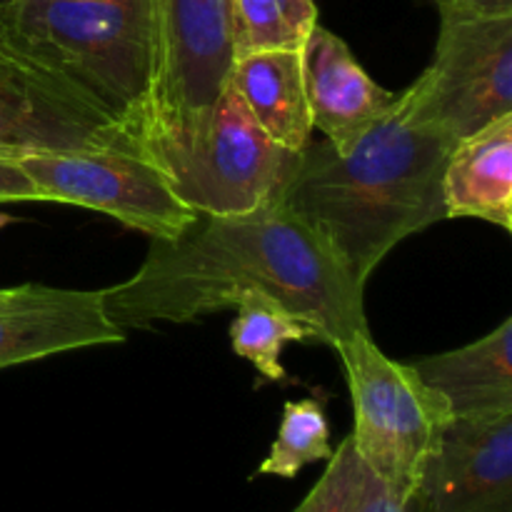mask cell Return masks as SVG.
<instances>
[{
  "label": "cell",
  "mask_w": 512,
  "mask_h": 512,
  "mask_svg": "<svg viewBox=\"0 0 512 512\" xmlns=\"http://www.w3.org/2000/svg\"><path fill=\"white\" fill-rule=\"evenodd\" d=\"M445 218L512 230V113L455 140L443 170Z\"/></svg>",
  "instance_id": "obj_13"
},
{
  "label": "cell",
  "mask_w": 512,
  "mask_h": 512,
  "mask_svg": "<svg viewBox=\"0 0 512 512\" xmlns=\"http://www.w3.org/2000/svg\"><path fill=\"white\" fill-rule=\"evenodd\" d=\"M303 75L313 130L338 153H348L398 100V93L375 83L348 43L323 25H315L305 40Z\"/></svg>",
  "instance_id": "obj_12"
},
{
  "label": "cell",
  "mask_w": 512,
  "mask_h": 512,
  "mask_svg": "<svg viewBox=\"0 0 512 512\" xmlns=\"http://www.w3.org/2000/svg\"><path fill=\"white\" fill-rule=\"evenodd\" d=\"M3 295H5V290H0V298H3Z\"/></svg>",
  "instance_id": "obj_24"
},
{
  "label": "cell",
  "mask_w": 512,
  "mask_h": 512,
  "mask_svg": "<svg viewBox=\"0 0 512 512\" xmlns=\"http://www.w3.org/2000/svg\"><path fill=\"white\" fill-rule=\"evenodd\" d=\"M363 468L365 465L360 463L353 440L348 435L330 455L323 478L313 485L308 498L293 512H353L360 480H363Z\"/></svg>",
  "instance_id": "obj_19"
},
{
  "label": "cell",
  "mask_w": 512,
  "mask_h": 512,
  "mask_svg": "<svg viewBox=\"0 0 512 512\" xmlns=\"http://www.w3.org/2000/svg\"><path fill=\"white\" fill-rule=\"evenodd\" d=\"M233 325H230V345L235 355L248 360L265 380L283 383L285 368L280 355L288 343H320L318 333L295 318L283 303L263 293L245 295L235 305Z\"/></svg>",
  "instance_id": "obj_16"
},
{
  "label": "cell",
  "mask_w": 512,
  "mask_h": 512,
  "mask_svg": "<svg viewBox=\"0 0 512 512\" xmlns=\"http://www.w3.org/2000/svg\"><path fill=\"white\" fill-rule=\"evenodd\" d=\"M228 85L273 143L300 153L313 138L303 50H260L233 58Z\"/></svg>",
  "instance_id": "obj_15"
},
{
  "label": "cell",
  "mask_w": 512,
  "mask_h": 512,
  "mask_svg": "<svg viewBox=\"0 0 512 512\" xmlns=\"http://www.w3.org/2000/svg\"><path fill=\"white\" fill-rule=\"evenodd\" d=\"M420 493L425 512H512V413L450 420Z\"/></svg>",
  "instance_id": "obj_10"
},
{
  "label": "cell",
  "mask_w": 512,
  "mask_h": 512,
  "mask_svg": "<svg viewBox=\"0 0 512 512\" xmlns=\"http://www.w3.org/2000/svg\"><path fill=\"white\" fill-rule=\"evenodd\" d=\"M43 200L103 213L150 240H173L198 218L150 158L125 150L18 155Z\"/></svg>",
  "instance_id": "obj_8"
},
{
  "label": "cell",
  "mask_w": 512,
  "mask_h": 512,
  "mask_svg": "<svg viewBox=\"0 0 512 512\" xmlns=\"http://www.w3.org/2000/svg\"><path fill=\"white\" fill-rule=\"evenodd\" d=\"M123 340L125 330L105 313L103 290L20 285L0 298V370Z\"/></svg>",
  "instance_id": "obj_11"
},
{
  "label": "cell",
  "mask_w": 512,
  "mask_h": 512,
  "mask_svg": "<svg viewBox=\"0 0 512 512\" xmlns=\"http://www.w3.org/2000/svg\"><path fill=\"white\" fill-rule=\"evenodd\" d=\"M315 25V0H230L235 58L260 50H303Z\"/></svg>",
  "instance_id": "obj_17"
},
{
  "label": "cell",
  "mask_w": 512,
  "mask_h": 512,
  "mask_svg": "<svg viewBox=\"0 0 512 512\" xmlns=\"http://www.w3.org/2000/svg\"><path fill=\"white\" fill-rule=\"evenodd\" d=\"M453 143L410 118L398 93L348 153L310 138L280 205L305 220L365 288L395 245L445 218L443 170Z\"/></svg>",
  "instance_id": "obj_2"
},
{
  "label": "cell",
  "mask_w": 512,
  "mask_h": 512,
  "mask_svg": "<svg viewBox=\"0 0 512 512\" xmlns=\"http://www.w3.org/2000/svg\"><path fill=\"white\" fill-rule=\"evenodd\" d=\"M333 348L343 360L353 400L355 453L398 503H408L423 488L425 470L453 413L413 365L388 358L370 330Z\"/></svg>",
  "instance_id": "obj_4"
},
{
  "label": "cell",
  "mask_w": 512,
  "mask_h": 512,
  "mask_svg": "<svg viewBox=\"0 0 512 512\" xmlns=\"http://www.w3.org/2000/svg\"><path fill=\"white\" fill-rule=\"evenodd\" d=\"M150 0H0V48L133 130L150 73Z\"/></svg>",
  "instance_id": "obj_3"
},
{
  "label": "cell",
  "mask_w": 512,
  "mask_h": 512,
  "mask_svg": "<svg viewBox=\"0 0 512 512\" xmlns=\"http://www.w3.org/2000/svg\"><path fill=\"white\" fill-rule=\"evenodd\" d=\"M438 10H460L480 15H512V0H425Z\"/></svg>",
  "instance_id": "obj_22"
},
{
  "label": "cell",
  "mask_w": 512,
  "mask_h": 512,
  "mask_svg": "<svg viewBox=\"0 0 512 512\" xmlns=\"http://www.w3.org/2000/svg\"><path fill=\"white\" fill-rule=\"evenodd\" d=\"M263 293L338 345L368 330L363 293L325 240L283 205L248 215H200L173 240H153L140 268L103 290L120 330L193 323Z\"/></svg>",
  "instance_id": "obj_1"
},
{
  "label": "cell",
  "mask_w": 512,
  "mask_h": 512,
  "mask_svg": "<svg viewBox=\"0 0 512 512\" xmlns=\"http://www.w3.org/2000/svg\"><path fill=\"white\" fill-rule=\"evenodd\" d=\"M58 150L145 155L133 130L0 48V153L18 158Z\"/></svg>",
  "instance_id": "obj_9"
},
{
  "label": "cell",
  "mask_w": 512,
  "mask_h": 512,
  "mask_svg": "<svg viewBox=\"0 0 512 512\" xmlns=\"http://www.w3.org/2000/svg\"><path fill=\"white\" fill-rule=\"evenodd\" d=\"M28 200H43V195L13 155L0 153V203H28Z\"/></svg>",
  "instance_id": "obj_21"
},
{
  "label": "cell",
  "mask_w": 512,
  "mask_h": 512,
  "mask_svg": "<svg viewBox=\"0 0 512 512\" xmlns=\"http://www.w3.org/2000/svg\"><path fill=\"white\" fill-rule=\"evenodd\" d=\"M150 5L143 153L205 123L228 85L235 58L230 0H150Z\"/></svg>",
  "instance_id": "obj_6"
},
{
  "label": "cell",
  "mask_w": 512,
  "mask_h": 512,
  "mask_svg": "<svg viewBox=\"0 0 512 512\" xmlns=\"http://www.w3.org/2000/svg\"><path fill=\"white\" fill-rule=\"evenodd\" d=\"M410 365L448 403L453 418L512 413V318L475 343Z\"/></svg>",
  "instance_id": "obj_14"
},
{
  "label": "cell",
  "mask_w": 512,
  "mask_h": 512,
  "mask_svg": "<svg viewBox=\"0 0 512 512\" xmlns=\"http://www.w3.org/2000/svg\"><path fill=\"white\" fill-rule=\"evenodd\" d=\"M5 225H10V218H8V215H0V230H3Z\"/></svg>",
  "instance_id": "obj_23"
},
{
  "label": "cell",
  "mask_w": 512,
  "mask_h": 512,
  "mask_svg": "<svg viewBox=\"0 0 512 512\" xmlns=\"http://www.w3.org/2000/svg\"><path fill=\"white\" fill-rule=\"evenodd\" d=\"M333 455L330 445V423L320 400L303 398L288 400L283 408L278 435L270 445L268 458L260 463V475L273 478H295L305 465L328 463Z\"/></svg>",
  "instance_id": "obj_18"
},
{
  "label": "cell",
  "mask_w": 512,
  "mask_h": 512,
  "mask_svg": "<svg viewBox=\"0 0 512 512\" xmlns=\"http://www.w3.org/2000/svg\"><path fill=\"white\" fill-rule=\"evenodd\" d=\"M438 13L433 60L400 98L410 118L460 140L512 113V15Z\"/></svg>",
  "instance_id": "obj_7"
},
{
  "label": "cell",
  "mask_w": 512,
  "mask_h": 512,
  "mask_svg": "<svg viewBox=\"0 0 512 512\" xmlns=\"http://www.w3.org/2000/svg\"><path fill=\"white\" fill-rule=\"evenodd\" d=\"M353 512H425V500L423 493H418L408 503H398L388 493V488L368 468H363V480H360L358 500H355Z\"/></svg>",
  "instance_id": "obj_20"
},
{
  "label": "cell",
  "mask_w": 512,
  "mask_h": 512,
  "mask_svg": "<svg viewBox=\"0 0 512 512\" xmlns=\"http://www.w3.org/2000/svg\"><path fill=\"white\" fill-rule=\"evenodd\" d=\"M303 153V150H300ZM300 153L273 143L230 85L198 130L148 148L190 210L215 218L278 205Z\"/></svg>",
  "instance_id": "obj_5"
}]
</instances>
